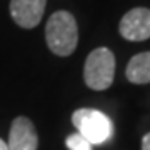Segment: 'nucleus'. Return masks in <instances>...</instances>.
<instances>
[{"label":"nucleus","mask_w":150,"mask_h":150,"mask_svg":"<svg viewBox=\"0 0 150 150\" xmlns=\"http://www.w3.org/2000/svg\"><path fill=\"white\" fill-rule=\"evenodd\" d=\"M8 150H37L38 135L35 125L27 117H17L10 125L8 132Z\"/></svg>","instance_id":"obj_5"},{"label":"nucleus","mask_w":150,"mask_h":150,"mask_svg":"<svg viewBox=\"0 0 150 150\" xmlns=\"http://www.w3.org/2000/svg\"><path fill=\"white\" fill-rule=\"evenodd\" d=\"M0 150H8V147H7V144L4 142V140L0 139Z\"/></svg>","instance_id":"obj_10"},{"label":"nucleus","mask_w":150,"mask_h":150,"mask_svg":"<svg viewBox=\"0 0 150 150\" xmlns=\"http://www.w3.org/2000/svg\"><path fill=\"white\" fill-rule=\"evenodd\" d=\"M118 32L130 42H144L150 38V8L137 7L129 10L120 20Z\"/></svg>","instance_id":"obj_4"},{"label":"nucleus","mask_w":150,"mask_h":150,"mask_svg":"<svg viewBox=\"0 0 150 150\" xmlns=\"http://www.w3.org/2000/svg\"><path fill=\"white\" fill-rule=\"evenodd\" d=\"M125 75L129 82L137 83V85L150 83V52H142V54L134 55L127 65Z\"/></svg>","instance_id":"obj_7"},{"label":"nucleus","mask_w":150,"mask_h":150,"mask_svg":"<svg viewBox=\"0 0 150 150\" xmlns=\"http://www.w3.org/2000/svg\"><path fill=\"white\" fill-rule=\"evenodd\" d=\"M115 77V57L107 47L92 50L83 65V80L92 90H107Z\"/></svg>","instance_id":"obj_2"},{"label":"nucleus","mask_w":150,"mask_h":150,"mask_svg":"<svg viewBox=\"0 0 150 150\" xmlns=\"http://www.w3.org/2000/svg\"><path fill=\"white\" fill-rule=\"evenodd\" d=\"M65 145H67L69 150H92V147H93V145H92L87 139H83L79 132L69 135L67 140H65Z\"/></svg>","instance_id":"obj_8"},{"label":"nucleus","mask_w":150,"mask_h":150,"mask_svg":"<svg viewBox=\"0 0 150 150\" xmlns=\"http://www.w3.org/2000/svg\"><path fill=\"white\" fill-rule=\"evenodd\" d=\"M72 123L77 132L92 145H103L112 139V120L97 108H79L72 115Z\"/></svg>","instance_id":"obj_3"},{"label":"nucleus","mask_w":150,"mask_h":150,"mask_svg":"<svg viewBox=\"0 0 150 150\" xmlns=\"http://www.w3.org/2000/svg\"><path fill=\"white\" fill-rule=\"evenodd\" d=\"M47 0H10V15L18 27L35 28L42 22Z\"/></svg>","instance_id":"obj_6"},{"label":"nucleus","mask_w":150,"mask_h":150,"mask_svg":"<svg viewBox=\"0 0 150 150\" xmlns=\"http://www.w3.org/2000/svg\"><path fill=\"white\" fill-rule=\"evenodd\" d=\"M45 38L48 48L59 57H69L75 52L79 43V27L75 17L67 10L52 13L47 20Z\"/></svg>","instance_id":"obj_1"},{"label":"nucleus","mask_w":150,"mask_h":150,"mask_svg":"<svg viewBox=\"0 0 150 150\" xmlns=\"http://www.w3.org/2000/svg\"><path fill=\"white\" fill-rule=\"evenodd\" d=\"M142 150H150V132L142 139Z\"/></svg>","instance_id":"obj_9"}]
</instances>
